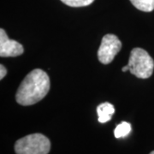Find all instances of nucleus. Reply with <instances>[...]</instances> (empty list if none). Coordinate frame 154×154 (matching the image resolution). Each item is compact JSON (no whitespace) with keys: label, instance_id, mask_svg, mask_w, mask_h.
<instances>
[{"label":"nucleus","instance_id":"1","mask_svg":"<svg viewBox=\"0 0 154 154\" xmlns=\"http://www.w3.org/2000/svg\"><path fill=\"white\" fill-rule=\"evenodd\" d=\"M51 87L46 72L35 69L23 79L17 89L16 100L21 105L28 106L38 103L48 94Z\"/></svg>","mask_w":154,"mask_h":154},{"label":"nucleus","instance_id":"2","mask_svg":"<svg viewBox=\"0 0 154 154\" xmlns=\"http://www.w3.org/2000/svg\"><path fill=\"white\" fill-rule=\"evenodd\" d=\"M128 65L131 74L140 79H147L154 70V60L142 48H134L130 52Z\"/></svg>","mask_w":154,"mask_h":154},{"label":"nucleus","instance_id":"3","mask_svg":"<svg viewBox=\"0 0 154 154\" xmlns=\"http://www.w3.org/2000/svg\"><path fill=\"white\" fill-rule=\"evenodd\" d=\"M51 150L49 139L42 134H32L21 138L15 144L17 154H48Z\"/></svg>","mask_w":154,"mask_h":154},{"label":"nucleus","instance_id":"4","mask_svg":"<svg viewBox=\"0 0 154 154\" xmlns=\"http://www.w3.org/2000/svg\"><path fill=\"white\" fill-rule=\"evenodd\" d=\"M122 42L114 34H106L102 40L98 51V58L103 64H109L114 60L116 55L120 51Z\"/></svg>","mask_w":154,"mask_h":154},{"label":"nucleus","instance_id":"5","mask_svg":"<svg viewBox=\"0 0 154 154\" xmlns=\"http://www.w3.org/2000/svg\"><path fill=\"white\" fill-rule=\"evenodd\" d=\"M24 52V48L19 42L8 38L5 30L0 29V57H17Z\"/></svg>","mask_w":154,"mask_h":154},{"label":"nucleus","instance_id":"6","mask_svg":"<svg viewBox=\"0 0 154 154\" xmlns=\"http://www.w3.org/2000/svg\"><path fill=\"white\" fill-rule=\"evenodd\" d=\"M97 113L99 116V122L101 123H105L111 119L112 116L115 113V108L113 105L109 102L102 103L97 107Z\"/></svg>","mask_w":154,"mask_h":154},{"label":"nucleus","instance_id":"7","mask_svg":"<svg viewBox=\"0 0 154 154\" xmlns=\"http://www.w3.org/2000/svg\"><path fill=\"white\" fill-rule=\"evenodd\" d=\"M136 9L144 12H151L154 10V0H130Z\"/></svg>","mask_w":154,"mask_h":154},{"label":"nucleus","instance_id":"8","mask_svg":"<svg viewBox=\"0 0 154 154\" xmlns=\"http://www.w3.org/2000/svg\"><path fill=\"white\" fill-rule=\"evenodd\" d=\"M132 128L131 124L129 122H122L120 124H118L114 130V135L116 139H120V138H124L128 136L129 134V133L131 132Z\"/></svg>","mask_w":154,"mask_h":154},{"label":"nucleus","instance_id":"9","mask_svg":"<svg viewBox=\"0 0 154 154\" xmlns=\"http://www.w3.org/2000/svg\"><path fill=\"white\" fill-rule=\"evenodd\" d=\"M63 4L70 7H84L93 4L94 0H61Z\"/></svg>","mask_w":154,"mask_h":154},{"label":"nucleus","instance_id":"10","mask_svg":"<svg viewBox=\"0 0 154 154\" xmlns=\"http://www.w3.org/2000/svg\"><path fill=\"white\" fill-rule=\"evenodd\" d=\"M6 74H7V69L6 68L3 64L0 65V79H4V77L5 76Z\"/></svg>","mask_w":154,"mask_h":154},{"label":"nucleus","instance_id":"11","mask_svg":"<svg viewBox=\"0 0 154 154\" xmlns=\"http://www.w3.org/2000/svg\"><path fill=\"white\" fill-rule=\"evenodd\" d=\"M122 72H126V71H128V70H129V67H128V65H126V66L122 67Z\"/></svg>","mask_w":154,"mask_h":154},{"label":"nucleus","instance_id":"12","mask_svg":"<svg viewBox=\"0 0 154 154\" xmlns=\"http://www.w3.org/2000/svg\"><path fill=\"white\" fill-rule=\"evenodd\" d=\"M150 154H154V151H152V152H150Z\"/></svg>","mask_w":154,"mask_h":154}]
</instances>
